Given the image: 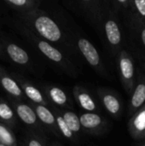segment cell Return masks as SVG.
<instances>
[{"mask_svg":"<svg viewBox=\"0 0 145 146\" xmlns=\"http://www.w3.org/2000/svg\"><path fill=\"white\" fill-rule=\"evenodd\" d=\"M23 19L30 28L33 29L40 38L51 43H65L66 37L61 27L50 16L41 12L32 9L25 11Z\"/></svg>","mask_w":145,"mask_h":146,"instance_id":"obj_1","label":"cell"},{"mask_svg":"<svg viewBox=\"0 0 145 146\" xmlns=\"http://www.w3.org/2000/svg\"><path fill=\"white\" fill-rule=\"evenodd\" d=\"M123 19L130 52L145 64V22L128 11L123 14Z\"/></svg>","mask_w":145,"mask_h":146,"instance_id":"obj_2","label":"cell"},{"mask_svg":"<svg viewBox=\"0 0 145 146\" xmlns=\"http://www.w3.org/2000/svg\"><path fill=\"white\" fill-rule=\"evenodd\" d=\"M118 14L113 7L104 6L102 25L104 37L111 54L115 58L123 45L122 30L119 21Z\"/></svg>","mask_w":145,"mask_h":146,"instance_id":"obj_3","label":"cell"},{"mask_svg":"<svg viewBox=\"0 0 145 146\" xmlns=\"http://www.w3.org/2000/svg\"><path fill=\"white\" fill-rule=\"evenodd\" d=\"M21 29H22V32L24 34L31 39V41L36 45L38 50L44 56H46L50 61H51L54 63H56L61 68H64L68 74H75V68L73 65V63L64 56V55L55 46L50 44L49 41L37 37L31 29H28L25 27H21Z\"/></svg>","mask_w":145,"mask_h":146,"instance_id":"obj_4","label":"cell"},{"mask_svg":"<svg viewBox=\"0 0 145 146\" xmlns=\"http://www.w3.org/2000/svg\"><path fill=\"white\" fill-rule=\"evenodd\" d=\"M121 85L130 96L134 88L137 79V68L132 54L126 49H121L115 57Z\"/></svg>","mask_w":145,"mask_h":146,"instance_id":"obj_5","label":"cell"},{"mask_svg":"<svg viewBox=\"0 0 145 146\" xmlns=\"http://www.w3.org/2000/svg\"><path fill=\"white\" fill-rule=\"evenodd\" d=\"M77 46L89 65L100 75L109 79V74L106 69L98 51L91 42L85 38H79L77 41Z\"/></svg>","mask_w":145,"mask_h":146,"instance_id":"obj_6","label":"cell"},{"mask_svg":"<svg viewBox=\"0 0 145 146\" xmlns=\"http://www.w3.org/2000/svg\"><path fill=\"white\" fill-rule=\"evenodd\" d=\"M127 114L132 115L145 103V64L140 63L137 69V79L132 94L129 96Z\"/></svg>","mask_w":145,"mask_h":146,"instance_id":"obj_7","label":"cell"},{"mask_svg":"<svg viewBox=\"0 0 145 146\" xmlns=\"http://www.w3.org/2000/svg\"><path fill=\"white\" fill-rule=\"evenodd\" d=\"M98 97L106 111L115 119L119 120L123 113V101L114 90L101 87L97 90Z\"/></svg>","mask_w":145,"mask_h":146,"instance_id":"obj_8","label":"cell"},{"mask_svg":"<svg viewBox=\"0 0 145 146\" xmlns=\"http://www.w3.org/2000/svg\"><path fill=\"white\" fill-rule=\"evenodd\" d=\"M81 127L91 135H103L109 129V121L97 113L86 112L79 116Z\"/></svg>","mask_w":145,"mask_h":146,"instance_id":"obj_9","label":"cell"},{"mask_svg":"<svg viewBox=\"0 0 145 146\" xmlns=\"http://www.w3.org/2000/svg\"><path fill=\"white\" fill-rule=\"evenodd\" d=\"M127 129L134 141L139 143L144 139L145 134V103L130 116Z\"/></svg>","mask_w":145,"mask_h":146,"instance_id":"obj_10","label":"cell"},{"mask_svg":"<svg viewBox=\"0 0 145 146\" xmlns=\"http://www.w3.org/2000/svg\"><path fill=\"white\" fill-rule=\"evenodd\" d=\"M79 2L95 26L101 27L105 6L103 0H79Z\"/></svg>","mask_w":145,"mask_h":146,"instance_id":"obj_11","label":"cell"},{"mask_svg":"<svg viewBox=\"0 0 145 146\" xmlns=\"http://www.w3.org/2000/svg\"><path fill=\"white\" fill-rule=\"evenodd\" d=\"M73 97L75 101L84 110L87 112H94L97 110V104L92 96L82 86H76L73 87Z\"/></svg>","mask_w":145,"mask_h":146,"instance_id":"obj_12","label":"cell"},{"mask_svg":"<svg viewBox=\"0 0 145 146\" xmlns=\"http://www.w3.org/2000/svg\"><path fill=\"white\" fill-rule=\"evenodd\" d=\"M0 84L7 93L18 99H22L25 94L21 86L9 75L0 70Z\"/></svg>","mask_w":145,"mask_h":146,"instance_id":"obj_13","label":"cell"},{"mask_svg":"<svg viewBox=\"0 0 145 146\" xmlns=\"http://www.w3.org/2000/svg\"><path fill=\"white\" fill-rule=\"evenodd\" d=\"M5 50L9 58L15 63L26 65L29 62V56L25 50L14 43H6Z\"/></svg>","mask_w":145,"mask_h":146,"instance_id":"obj_14","label":"cell"},{"mask_svg":"<svg viewBox=\"0 0 145 146\" xmlns=\"http://www.w3.org/2000/svg\"><path fill=\"white\" fill-rule=\"evenodd\" d=\"M46 94L48 95V98L53 104L61 107H65V108L72 107L69 104L68 95L60 87L48 86L46 87Z\"/></svg>","mask_w":145,"mask_h":146,"instance_id":"obj_15","label":"cell"},{"mask_svg":"<svg viewBox=\"0 0 145 146\" xmlns=\"http://www.w3.org/2000/svg\"><path fill=\"white\" fill-rule=\"evenodd\" d=\"M15 111L19 118L26 125L33 126L37 124L38 116L35 110L29 105L25 104H17L15 105Z\"/></svg>","mask_w":145,"mask_h":146,"instance_id":"obj_16","label":"cell"},{"mask_svg":"<svg viewBox=\"0 0 145 146\" xmlns=\"http://www.w3.org/2000/svg\"><path fill=\"white\" fill-rule=\"evenodd\" d=\"M20 86L26 98H28L31 101H32L34 104H47L46 100L44 99V96L42 95L41 92L32 86L30 83H27L23 80H20Z\"/></svg>","mask_w":145,"mask_h":146,"instance_id":"obj_17","label":"cell"},{"mask_svg":"<svg viewBox=\"0 0 145 146\" xmlns=\"http://www.w3.org/2000/svg\"><path fill=\"white\" fill-rule=\"evenodd\" d=\"M35 112L38 118L46 126L55 128L56 126V121L54 114L44 104H34Z\"/></svg>","mask_w":145,"mask_h":146,"instance_id":"obj_18","label":"cell"},{"mask_svg":"<svg viewBox=\"0 0 145 146\" xmlns=\"http://www.w3.org/2000/svg\"><path fill=\"white\" fill-rule=\"evenodd\" d=\"M62 118L73 133L80 132L82 127L80 125L79 117L77 115V114H75L73 111L68 110L62 114Z\"/></svg>","mask_w":145,"mask_h":146,"instance_id":"obj_19","label":"cell"},{"mask_svg":"<svg viewBox=\"0 0 145 146\" xmlns=\"http://www.w3.org/2000/svg\"><path fill=\"white\" fill-rule=\"evenodd\" d=\"M128 12L145 22V0H129Z\"/></svg>","mask_w":145,"mask_h":146,"instance_id":"obj_20","label":"cell"},{"mask_svg":"<svg viewBox=\"0 0 145 146\" xmlns=\"http://www.w3.org/2000/svg\"><path fill=\"white\" fill-rule=\"evenodd\" d=\"M12 7L21 11H29L34 9L37 5L36 0H5Z\"/></svg>","mask_w":145,"mask_h":146,"instance_id":"obj_21","label":"cell"},{"mask_svg":"<svg viewBox=\"0 0 145 146\" xmlns=\"http://www.w3.org/2000/svg\"><path fill=\"white\" fill-rule=\"evenodd\" d=\"M14 117V111L10 106L7 103L0 100V121L6 123H10L13 122Z\"/></svg>","mask_w":145,"mask_h":146,"instance_id":"obj_22","label":"cell"},{"mask_svg":"<svg viewBox=\"0 0 145 146\" xmlns=\"http://www.w3.org/2000/svg\"><path fill=\"white\" fill-rule=\"evenodd\" d=\"M56 126L57 128L60 130L61 133L67 139H73V133L71 131V129L68 127V126L67 125V123L65 122V121L63 120L62 116L57 115L56 117Z\"/></svg>","mask_w":145,"mask_h":146,"instance_id":"obj_23","label":"cell"},{"mask_svg":"<svg viewBox=\"0 0 145 146\" xmlns=\"http://www.w3.org/2000/svg\"><path fill=\"white\" fill-rule=\"evenodd\" d=\"M0 141L2 142L3 145H11L15 144V139L12 133L3 125H0Z\"/></svg>","mask_w":145,"mask_h":146,"instance_id":"obj_24","label":"cell"},{"mask_svg":"<svg viewBox=\"0 0 145 146\" xmlns=\"http://www.w3.org/2000/svg\"><path fill=\"white\" fill-rule=\"evenodd\" d=\"M113 8L117 13H126L129 9V0H112Z\"/></svg>","mask_w":145,"mask_h":146,"instance_id":"obj_25","label":"cell"},{"mask_svg":"<svg viewBox=\"0 0 145 146\" xmlns=\"http://www.w3.org/2000/svg\"><path fill=\"white\" fill-rule=\"evenodd\" d=\"M26 145L28 146H43L45 145L46 144L43 142V140L39 138H32L29 141L26 142Z\"/></svg>","mask_w":145,"mask_h":146,"instance_id":"obj_26","label":"cell"},{"mask_svg":"<svg viewBox=\"0 0 145 146\" xmlns=\"http://www.w3.org/2000/svg\"><path fill=\"white\" fill-rule=\"evenodd\" d=\"M103 2H104V0H103ZM104 4H105V3H104Z\"/></svg>","mask_w":145,"mask_h":146,"instance_id":"obj_27","label":"cell"}]
</instances>
